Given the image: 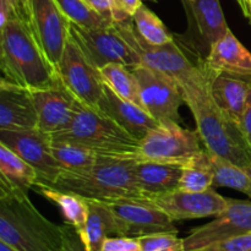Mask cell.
Here are the masks:
<instances>
[{"mask_svg": "<svg viewBox=\"0 0 251 251\" xmlns=\"http://www.w3.org/2000/svg\"><path fill=\"white\" fill-rule=\"evenodd\" d=\"M200 139L210 153L233 162L251 174V149L239 125L223 114L208 90L202 70L178 82Z\"/></svg>", "mask_w": 251, "mask_h": 251, "instance_id": "cell-1", "label": "cell"}, {"mask_svg": "<svg viewBox=\"0 0 251 251\" xmlns=\"http://www.w3.org/2000/svg\"><path fill=\"white\" fill-rule=\"evenodd\" d=\"M27 193L0 186V242L15 251H61L64 226L44 217Z\"/></svg>", "mask_w": 251, "mask_h": 251, "instance_id": "cell-2", "label": "cell"}, {"mask_svg": "<svg viewBox=\"0 0 251 251\" xmlns=\"http://www.w3.org/2000/svg\"><path fill=\"white\" fill-rule=\"evenodd\" d=\"M0 69L1 78L29 91L53 87L60 82L31 26L20 16L0 27Z\"/></svg>", "mask_w": 251, "mask_h": 251, "instance_id": "cell-3", "label": "cell"}, {"mask_svg": "<svg viewBox=\"0 0 251 251\" xmlns=\"http://www.w3.org/2000/svg\"><path fill=\"white\" fill-rule=\"evenodd\" d=\"M136 159L102 156L92 168L81 172L61 171L46 185L73 193L86 200L113 202L122 200H146L137 186L132 164Z\"/></svg>", "mask_w": 251, "mask_h": 251, "instance_id": "cell-4", "label": "cell"}, {"mask_svg": "<svg viewBox=\"0 0 251 251\" xmlns=\"http://www.w3.org/2000/svg\"><path fill=\"white\" fill-rule=\"evenodd\" d=\"M54 141L86 147L102 156L137 159L140 140L100 110L77 102L70 126L51 135Z\"/></svg>", "mask_w": 251, "mask_h": 251, "instance_id": "cell-5", "label": "cell"}, {"mask_svg": "<svg viewBox=\"0 0 251 251\" xmlns=\"http://www.w3.org/2000/svg\"><path fill=\"white\" fill-rule=\"evenodd\" d=\"M188 29L174 34V39L186 53L193 55L200 66L217 41L226 36L229 27L220 0H184Z\"/></svg>", "mask_w": 251, "mask_h": 251, "instance_id": "cell-6", "label": "cell"}, {"mask_svg": "<svg viewBox=\"0 0 251 251\" xmlns=\"http://www.w3.org/2000/svg\"><path fill=\"white\" fill-rule=\"evenodd\" d=\"M198 130L184 129L176 123H159L140 140L137 161L185 164L202 151Z\"/></svg>", "mask_w": 251, "mask_h": 251, "instance_id": "cell-7", "label": "cell"}, {"mask_svg": "<svg viewBox=\"0 0 251 251\" xmlns=\"http://www.w3.org/2000/svg\"><path fill=\"white\" fill-rule=\"evenodd\" d=\"M61 85L80 103L98 110L104 92V80L69 32L63 56L56 68Z\"/></svg>", "mask_w": 251, "mask_h": 251, "instance_id": "cell-8", "label": "cell"}, {"mask_svg": "<svg viewBox=\"0 0 251 251\" xmlns=\"http://www.w3.org/2000/svg\"><path fill=\"white\" fill-rule=\"evenodd\" d=\"M130 69L139 83L142 108L158 123L180 124L179 109L185 100L178 82L144 64Z\"/></svg>", "mask_w": 251, "mask_h": 251, "instance_id": "cell-9", "label": "cell"}, {"mask_svg": "<svg viewBox=\"0 0 251 251\" xmlns=\"http://www.w3.org/2000/svg\"><path fill=\"white\" fill-rule=\"evenodd\" d=\"M70 34L97 69L113 63L127 68L141 64L139 54L125 41L115 22L103 28H85L70 22Z\"/></svg>", "mask_w": 251, "mask_h": 251, "instance_id": "cell-10", "label": "cell"}, {"mask_svg": "<svg viewBox=\"0 0 251 251\" xmlns=\"http://www.w3.org/2000/svg\"><path fill=\"white\" fill-rule=\"evenodd\" d=\"M115 26L118 27L125 41L139 54L141 64L171 76L176 82L190 77L200 70V68L176 43V39L164 46H151L139 36L132 19L115 22Z\"/></svg>", "mask_w": 251, "mask_h": 251, "instance_id": "cell-11", "label": "cell"}, {"mask_svg": "<svg viewBox=\"0 0 251 251\" xmlns=\"http://www.w3.org/2000/svg\"><path fill=\"white\" fill-rule=\"evenodd\" d=\"M251 232V201L229 199L227 208L206 225L190 230L184 251H205L217 243Z\"/></svg>", "mask_w": 251, "mask_h": 251, "instance_id": "cell-12", "label": "cell"}, {"mask_svg": "<svg viewBox=\"0 0 251 251\" xmlns=\"http://www.w3.org/2000/svg\"><path fill=\"white\" fill-rule=\"evenodd\" d=\"M51 141V135L38 127L31 130L0 129V142L38 172L37 183H51L61 172L60 166L50 153Z\"/></svg>", "mask_w": 251, "mask_h": 251, "instance_id": "cell-13", "label": "cell"}, {"mask_svg": "<svg viewBox=\"0 0 251 251\" xmlns=\"http://www.w3.org/2000/svg\"><path fill=\"white\" fill-rule=\"evenodd\" d=\"M31 28L49 63L56 70L70 32V21L55 0H33Z\"/></svg>", "mask_w": 251, "mask_h": 251, "instance_id": "cell-14", "label": "cell"}, {"mask_svg": "<svg viewBox=\"0 0 251 251\" xmlns=\"http://www.w3.org/2000/svg\"><path fill=\"white\" fill-rule=\"evenodd\" d=\"M147 201L167 213L176 222L211 216L216 217L227 208L229 199L223 198L212 188L201 193H191L178 188L152 196Z\"/></svg>", "mask_w": 251, "mask_h": 251, "instance_id": "cell-15", "label": "cell"}, {"mask_svg": "<svg viewBox=\"0 0 251 251\" xmlns=\"http://www.w3.org/2000/svg\"><path fill=\"white\" fill-rule=\"evenodd\" d=\"M122 226L124 237L137 238L159 232H176L174 221L147 200L107 202Z\"/></svg>", "mask_w": 251, "mask_h": 251, "instance_id": "cell-16", "label": "cell"}, {"mask_svg": "<svg viewBox=\"0 0 251 251\" xmlns=\"http://www.w3.org/2000/svg\"><path fill=\"white\" fill-rule=\"evenodd\" d=\"M38 114V129L49 135L58 134L70 126L78 100L61 85L31 91Z\"/></svg>", "mask_w": 251, "mask_h": 251, "instance_id": "cell-17", "label": "cell"}, {"mask_svg": "<svg viewBox=\"0 0 251 251\" xmlns=\"http://www.w3.org/2000/svg\"><path fill=\"white\" fill-rule=\"evenodd\" d=\"M199 68L206 76L226 74L251 81V53L229 29L213 44Z\"/></svg>", "mask_w": 251, "mask_h": 251, "instance_id": "cell-18", "label": "cell"}, {"mask_svg": "<svg viewBox=\"0 0 251 251\" xmlns=\"http://www.w3.org/2000/svg\"><path fill=\"white\" fill-rule=\"evenodd\" d=\"M37 127H38V114L31 91L1 78L0 129L31 130Z\"/></svg>", "mask_w": 251, "mask_h": 251, "instance_id": "cell-19", "label": "cell"}, {"mask_svg": "<svg viewBox=\"0 0 251 251\" xmlns=\"http://www.w3.org/2000/svg\"><path fill=\"white\" fill-rule=\"evenodd\" d=\"M98 110L139 140L146 136L147 132L159 124L144 108L122 98L105 82Z\"/></svg>", "mask_w": 251, "mask_h": 251, "instance_id": "cell-20", "label": "cell"}, {"mask_svg": "<svg viewBox=\"0 0 251 251\" xmlns=\"http://www.w3.org/2000/svg\"><path fill=\"white\" fill-rule=\"evenodd\" d=\"M206 78L213 102L223 114L240 126L251 91V81L226 74L206 76Z\"/></svg>", "mask_w": 251, "mask_h": 251, "instance_id": "cell-21", "label": "cell"}, {"mask_svg": "<svg viewBox=\"0 0 251 251\" xmlns=\"http://www.w3.org/2000/svg\"><path fill=\"white\" fill-rule=\"evenodd\" d=\"M183 166L156 161H135V180L147 199L179 188Z\"/></svg>", "mask_w": 251, "mask_h": 251, "instance_id": "cell-22", "label": "cell"}, {"mask_svg": "<svg viewBox=\"0 0 251 251\" xmlns=\"http://www.w3.org/2000/svg\"><path fill=\"white\" fill-rule=\"evenodd\" d=\"M88 201V216L86 225L78 232L88 251H102L105 239L109 237H124L119 221L107 202Z\"/></svg>", "mask_w": 251, "mask_h": 251, "instance_id": "cell-23", "label": "cell"}, {"mask_svg": "<svg viewBox=\"0 0 251 251\" xmlns=\"http://www.w3.org/2000/svg\"><path fill=\"white\" fill-rule=\"evenodd\" d=\"M37 180L36 168L0 142V186L28 191Z\"/></svg>", "mask_w": 251, "mask_h": 251, "instance_id": "cell-24", "label": "cell"}, {"mask_svg": "<svg viewBox=\"0 0 251 251\" xmlns=\"http://www.w3.org/2000/svg\"><path fill=\"white\" fill-rule=\"evenodd\" d=\"M32 189L55 203L66 223L75 227L77 232L83 229L88 216V201L86 199L42 183H36Z\"/></svg>", "mask_w": 251, "mask_h": 251, "instance_id": "cell-25", "label": "cell"}, {"mask_svg": "<svg viewBox=\"0 0 251 251\" xmlns=\"http://www.w3.org/2000/svg\"><path fill=\"white\" fill-rule=\"evenodd\" d=\"M213 186V169L210 152L203 147L202 151L183 164L179 189L191 193H201Z\"/></svg>", "mask_w": 251, "mask_h": 251, "instance_id": "cell-26", "label": "cell"}, {"mask_svg": "<svg viewBox=\"0 0 251 251\" xmlns=\"http://www.w3.org/2000/svg\"><path fill=\"white\" fill-rule=\"evenodd\" d=\"M50 153L59 163L61 171L69 172H81L92 168L102 157V154L86 147L54 140L50 145Z\"/></svg>", "mask_w": 251, "mask_h": 251, "instance_id": "cell-27", "label": "cell"}, {"mask_svg": "<svg viewBox=\"0 0 251 251\" xmlns=\"http://www.w3.org/2000/svg\"><path fill=\"white\" fill-rule=\"evenodd\" d=\"M213 169V186L230 188L251 198V174L242 167L217 154L210 153Z\"/></svg>", "mask_w": 251, "mask_h": 251, "instance_id": "cell-28", "label": "cell"}, {"mask_svg": "<svg viewBox=\"0 0 251 251\" xmlns=\"http://www.w3.org/2000/svg\"><path fill=\"white\" fill-rule=\"evenodd\" d=\"M102 77L104 82L114 91L117 95L124 100H130L135 104H141V97H140L139 83H137L136 77L132 74L131 69L123 64H108L100 69Z\"/></svg>", "mask_w": 251, "mask_h": 251, "instance_id": "cell-29", "label": "cell"}, {"mask_svg": "<svg viewBox=\"0 0 251 251\" xmlns=\"http://www.w3.org/2000/svg\"><path fill=\"white\" fill-rule=\"evenodd\" d=\"M132 22L139 36L151 46H164L174 42V34H172L161 19L144 4L134 14Z\"/></svg>", "mask_w": 251, "mask_h": 251, "instance_id": "cell-30", "label": "cell"}, {"mask_svg": "<svg viewBox=\"0 0 251 251\" xmlns=\"http://www.w3.org/2000/svg\"><path fill=\"white\" fill-rule=\"evenodd\" d=\"M68 20L85 28H103L113 22L96 12L85 0H55Z\"/></svg>", "mask_w": 251, "mask_h": 251, "instance_id": "cell-31", "label": "cell"}, {"mask_svg": "<svg viewBox=\"0 0 251 251\" xmlns=\"http://www.w3.org/2000/svg\"><path fill=\"white\" fill-rule=\"evenodd\" d=\"M141 251H184V239L176 232H159L137 237Z\"/></svg>", "mask_w": 251, "mask_h": 251, "instance_id": "cell-32", "label": "cell"}, {"mask_svg": "<svg viewBox=\"0 0 251 251\" xmlns=\"http://www.w3.org/2000/svg\"><path fill=\"white\" fill-rule=\"evenodd\" d=\"M205 251H251V232L217 243Z\"/></svg>", "mask_w": 251, "mask_h": 251, "instance_id": "cell-33", "label": "cell"}, {"mask_svg": "<svg viewBox=\"0 0 251 251\" xmlns=\"http://www.w3.org/2000/svg\"><path fill=\"white\" fill-rule=\"evenodd\" d=\"M113 20L114 22H122L132 19L135 12L142 5V0H112Z\"/></svg>", "mask_w": 251, "mask_h": 251, "instance_id": "cell-34", "label": "cell"}, {"mask_svg": "<svg viewBox=\"0 0 251 251\" xmlns=\"http://www.w3.org/2000/svg\"><path fill=\"white\" fill-rule=\"evenodd\" d=\"M102 251H141L137 238L109 237L105 239Z\"/></svg>", "mask_w": 251, "mask_h": 251, "instance_id": "cell-35", "label": "cell"}, {"mask_svg": "<svg viewBox=\"0 0 251 251\" xmlns=\"http://www.w3.org/2000/svg\"><path fill=\"white\" fill-rule=\"evenodd\" d=\"M64 226V244L61 251H88L86 245L83 244L80 234L76 230L75 227H73L69 223H65Z\"/></svg>", "mask_w": 251, "mask_h": 251, "instance_id": "cell-36", "label": "cell"}, {"mask_svg": "<svg viewBox=\"0 0 251 251\" xmlns=\"http://www.w3.org/2000/svg\"><path fill=\"white\" fill-rule=\"evenodd\" d=\"M96 12L104 17L105 20L110 22H114L113 20V4L112 0H85Z\"/></svg>", "mask_w": 251, "mask_h": 251, "instance_id": "cell-37", "label": "cell"}, {"mask_svg": "<svg viewBox=\"0 0 251 251\" xmlns=\"http://www.w3.org/2000/svg\"><path fill=\"white\" fill-rule=\"evenodd\" d=\"M240 129L244 132L245 137L248 139V142L251 140V91L248 97L247 105H245V110L243 113L242 122H240Z\"/></svg>", "mask_w": 251, "mask_h": 251, "instance_id": "cell-38", "label": "cell"}, {"mask_svg": "<svg viewBox=\"0 0 251 251\" xmlns=\"http://www.w3.org/2000/svg\"><path fill=\"white\" fill-rule=\"evenodd\" d=\"M19 1V16L31 26L32 2L33 0H17Z\"/></svg>", "mask_w": 251, "mask_h": 251, "instance_id": "cell-39", "label": "cell"}, {"mask_svg": "<svg viewBox=\"0 0 251 251\" xmlns=\"http://www.w3.org/2000/svg\"><path fill=\"white\" fill-rule=\"evenodd\" d=\"M237 1L242 7L244 16L251 22V0H237Z\"/></svg>", "mask_w": 251, "mask_h": 251, "instance_id": "cell-40", "label": "cell"}, {"mask_svg": "<svg viewBox=\"0 0 251 251\" xmlns=\"http://www.w3.org/2000/svg\"><path fill=\"white\" fill-rule=\"evenodd\" d=\"M0 251H15L12 248H10L9 245H6L5 243L0 242Z\"/></svg>", "mask_w": 251, "mask_h": 251, "instance_id": "cell-41", "label": "cell"}, {"mask_svg": "<svg viewBox=\"0 0 251 251\" xmlns=\"http://www.w3.org/2000/svg\"><path fill=\"white\" fill-rule=\"evenodd\" d=\"M10 1H11L12 4H14L15 6H16V9H17V12H19V1H17V0H10Z\"/></svg>", "mask_w": 251, "mask_h": 251, "instance_id": "cell-42", "label": "cell"}, {"mask_svg": "<svg viewBox=\"0 0 251 251\" xmlns=\"http://www.w3.org/2000/svg\"><path fill=\"white\" fill-rule=\"evenodd\" d=\"M249 145H250V149H251V140L249 141Z\"/></svg>", "mask_w": 251, "mask_h": 251, "instance_id": "cell-43", "label": "cell"}]
</instances>
